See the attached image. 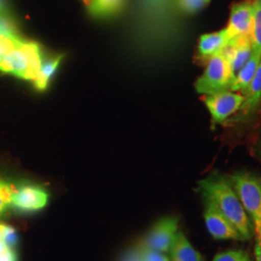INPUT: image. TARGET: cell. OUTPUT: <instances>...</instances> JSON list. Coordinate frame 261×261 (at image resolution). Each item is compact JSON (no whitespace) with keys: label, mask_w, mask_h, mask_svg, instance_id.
<instances>
[{"label":"cell","mask_w":261,"mask_h":261,"mask_svg":"<svg viewBox=\"0 0 261 261\" xmlns=\"http://www.w3.org/2000/svg\"><path fill=\"white\" fill-rule=\"evenodd\" d=\"M197 192L202 197L214 203L224 217L233 224L244 240L254 236L252 221L243 208L233 187L227 176L215 170L197 182Z\"/></svg>","instance_id":"obj_1"},{"label":"cell","mask_w":261,"mask_h":261,"mask_svg":"<svg viewBox=\"0 0 261 261\" xmlns=\"http://www.w3.org/2000/svg\"><path fill=\"white\" fill-rule=\"evenodd\" d=\"M42 62L37 44L21 40L7 53L0 55V71L34 82Z\"/></svg>","instance_id":"obj_2"},{"label":"cell","mask_w":261,"mask_h":261,"mask_svg":"<svg viewBox=\"0 0 261 261\" xmlns=\"http://www.w3.org/2000/svg\"><path fill=\"white\" fill-rule=\"evenodd\" d=\"M227 177L252 221L254 237L261 239V178L244 170Z\"/></svg>","instance_id":"obj_3"},{"label":"cell","mask_w":261,"mask_h":261,"mask_svg":"<svg viewBox=\"0 0 261 261\" xmlns=\"http://www.w3.org/2000/svg\"><path fill=\"white\" fill-rule=\"evenodd\" d=\"M234 80L235 74L222 53L207 60L205 70L197 77L195 88L197 93L203 96L221 93L231 90Z\"/></svg>","instance_id":"obj_4"},{"label":"cell","mask_w":261,"mask_h":261,"mask_svg":"<svg viewBox=\"0 0 261 261\" xmlns=\"http://www.w3.org/2000/svg\"><path fill=\"white\" fill-rule=\"evenodd\" d=\"M244 101L245 96L243 94L231 90L203 96V103L211 116L212 128L225 124L240 110Z\"/></svg>","instance_id":"obj_5"},{"label":"cell","mask_w":261,"mask_h":261,"mask_svg":"<svg viewBox=\"0 0 261 261\" xmlns=\"http://www.w3.org/2000/svg\"><path fill=\"white\" fill-rule=\"evenodd\" d=\"M179 226V219L175 216H168L160 219L149 231L137 245L140 248L158 252H169L175 239Z\"/></svg>","instance_id":"obj_6"},{"label":"cell","mask_w":261,"mask_h":261,"mask_svg":"<svg viewBox=\"0 0 261 261\" xmlns=\"http://www.w3.org/2000/svg\"><path fill=\"white\" fill-rule=\"evenodd\" d=\"M204 201L203 218L206 228L210 235L216 240H237L243 241L244 238L236 227L231 224L226 217L209 200Z\"/></svg>","instance_id":"obj_7"},{"label":"cell","mask_w":261,"mask_h":261,"mask_svg":"<svg viewBox=\"0 0 261 261\" xmlns=\"http://www.w3.org/2000/svg\"><path fill=\"white\" fill-rule=\"evenodd\" d=\"M47 201V191L36 185L24 184L14 189L10 206L20 211L30 212L44 208Z\"/></svg>","instance_id":"obj_8"},{"label":"cell","mask_w":261,"mask_h":261,"mask_svg":"<svg viewBox=\"0 0 261 261\" xmlns=\"http://www.w3.org/2000/svg\"><path fill=\"white\" fill-rule=\"evenodd\" d=\"M253 2L243 0L231 7L229 20L225 30L230 39L242 36H251L252 32Z\"/></svg>","instance_id":"obj_9"},{"label":"cell","mask_w":261,"mask_h":261,"mask_svg":"<svg viewBox=\"0 0 261 261\" xmlns=\"http://www.w3.org/2000/svg\"><path fill=\"white\" fill-rule=\"evenodd\" d=\"M245 93V101L240 110L230 117L225 124L239 125L248 121L255 113L261 103V62L255 75Z\"/></svg>","instance_id":"obj_10"},{"label":"cell","mask_w":261,"mask_h":261,"mask_svg":"<svg viewBox=\"0 0 261 261\" xmlns=\"http://www.w3.org/2000/svg\"><path fill=\"white\" fill-rule=\"evenodd\" d=\"M252 54V43L251 36L230 39L228 45L223 51V55L235 75L250 59Z\"/></svg>","instance_id":"obj_11"},{"label":"cell","mask_w":261,"mask_h":261,"mask_svg":"<svg viewBox=\"0 0 261 261\" xmlns=\"http://www.w3.org/2000/svg\"><path fill=\"white\" fill-rule=\"evenodd\" d=\"M230 38L224 29L202 34L197 45V51L201 58L209 59L210 57L222 54L224 48L228 45Z\"/></svg>","instance_id":"obj_12"},{"label":"cell","mask_w":261,"mask_h":261,"mask_svg":"<svg viewBox=\"0 0 261 261\" xmlns=\"http://www.w3.org/2000/svg\"><path fill=\"white\" fill-rule=\"evenodd\" d=\"M168 253L170 261H202L201 254L196 251L181 230H178Z\"/></svg>","instance_id":"obj_13"},{"label":"cell","mask_w":261,"mask_h":261,"mask_svg":"<svg viewBox=\"0 0 261 261\" xmlns=\"http://www.w3.org/2000/svg\"><path fill=\"white\" fill-rule=\"evenodd\" d=\"M261 62V53L252 49V54L246 64L235 75L234 84L231 91L245 92L255 75L257 68Z\"/></svg>","instance_id":"obj_14"},{"label":"cell","mask_w":261,"mask_h":261,"mask_svg":"<svg viewBox=\"0 0 261 261\" xmlns=\"http://www.w3.org/2000/svg\"><path fill=\"white\" fill-rule=\"evenodd\" d=\"M126 0H89L88 12L96 18H107L118 13Z\"/></svg>","instance_id":"obj_15"},{"label":"cell","mask_w":261,"mask_h":261,"mask_svg":"<svg viewBox=\"0 0 261 261\" xmlns=\"http://www.w3.org/2000/svg\"><path fill=\"white\" fill-rule=\"evenodd\" d=\"M61 59L62 56H57L56 58L48 59L47 61L42 62L39 74L34 81V84L37 89L45 90L47 88L50 79L55 75L58 66L61 62Z\"/></svg>","instance_id":"obj_16"},{"label":"cell","mask_w":261,"mask_h":261,"mask_svg":"<svg viewBox=\"0 0 261 261\" xmlns=\"http://www.w3.org/2000/svg\"><path fill=\"white\" fill-rule=\"evenodd\" d=\"M253 16H252V49L261 53V0H252Z\"/></svg>","instance_id":"obj_17"},{"label":"cell","mask_w":261,"mask_h":261,"mask_svg":"<svg viewBox=\"0 0 261 261\" xmlns=\"http://www.w3.org/2000/svg\"><path fill=\"white\" fill-rule=\"evenodd\" d=\"M0 35L15 40L21 39L19 37L14 19H12L6 10L0 13Z\"/></svg>","instance_id":"obj_18"},{"label":"cell","mask_w":261,"mask_h":261,"mask_svg":"<svg viewBox=\"0 0 261 261\" xmlns=\"http://www.w3.org/2000/svg\"><path fill=\"white\" fill-rule=\"evenodd\" d=\"M212 261H252L249 253L242 250H229L219 252Z\"/></svg>","instance_id":"obj_19"},{"label":"cell","mask_w":261,"mask_h":261,"mask_svg":"<svg viewBox=\"0 0 261 261\" xmlns=\"http://www.w3.org/2000/svg\"><path fill=\"white\" fill-rule=\"evenodd\" d=\"M211 0H178V5L187 14H196L206 8Z\"/></svg>","instance_id":"obj_20"},{"label":"cell","mask_w":261,"mask_h":261,"mask_svg":"<svg viewBox=\"0 0 261 261\" xmlns=\"http://www.w3.org/2000/svg\"><path fill=\"white\" fill-rule=\"evenodd\" d=\"M15 187L0 180V214L11 205V198Z\"/></svg>","instance_id":"obj_21"},{"label":"cell","mask_w":261,"mask_h":261,"mask_svg":"<svg viewBox=\"0 0 261 261\" xmlns=\"http://www.w3.org/2000/svg\"><path fill=\"white\" fill-rule=\"evenodd\" d=\"M137 247L139 248V261H170L165 252L140 248L138 245Z\"/></svg>","instance_id":"obj_22"},{"label":"cell","mask_w":261,"mask_h":261,"mask_svg":"<svg viewBox=\"0 0 261 261\" xmlns=\"http://www.w3.org/2000/svg\"><path fill=\"white\" fill-rule=\"evenodd\" d=\"M2 240L6 246L11 249H15L19 244V235L17 230L7 224H4L2 230Z\"/></svg>","instance_id":"obj_23"},{"label":"cell","mask_w":261,"mask_h":261,"mask_svg":"<svg viewBox=\"0 0 261 261\" xmlns=\"http://www.w3.org/2000/svg\"><path fill=\"white\" fill-rule=\"evenodd\" d=\"M21 40L22 39H19V40L10 39V38L4 37V36L0 35V55L7 53L11 48H13L16 45H18Z\"/></svg>","instance_id":"obj_24"},{"label":"cell","mask_w":261,"mask_h":261,"mask_svg":"<svg viewBox=\"0 0 261 261\" xmlns=\"http://www.w3.org/2000/svg\"><path fill=\"white\" fill-rule=\"evenodd\" d=\"M0 261H18V255L14 249L8 248L0 254Z\"/></svg>","instance_id":"obj_25"},{"label":"cell","mask_w":261,"mask_h":261,"mask_svg":"<svg viewBox=\"0 0 261 261\" xmlns=\"http://www.w3.org/2000/svg\"><path fill=\"white\" fill-rule=\"evenodd\" d=\"M254 256H255L256 261H261V239H258V238H255Z\"/></svg>","instance_id":"obj_26"},{"label":"cell","mask_w":261,"mask_h":261,"mask_svg":"<svg viewBox=\"0 0 261 261\" xmlns=\"http://www.w3.org/2000/svg\"><path fill=\"white\" fill-rule=\"evenodd\" d=\"M254 151H255V154L258 158L261 160V132L259 137H258V140L256 141V144H255V147H254Z\"/></svg>","instance_id":"obj_27"},{"label":"cell","mask_w":261,"mask_h":261,"mask_svg":"<svg viewBox=\"0 0 261 261\" xmlns=\"http://www.w3.org/2000/svg\"><path fill=\"white\" fill-rule=\"evenodd\" d=\"M8 249V247L6 246V244L3 242V240H0V254L3 252H5Z\"/></svg>","instance_id":"obj_28"},{"label":"cell","mask_w":261,"mask_h":261,"mask_svg":"<svg viewBox=\"0 0 261 261\" xmlns=\"http://www.w3.org/2000/svg\"><path fill=\"white\" fill-rule=\"evenodd\" d=\"M6 10V0H0V13Z\"/></svg>","instance_id":"obj_29"},{"label":"cell","mask_w":261,"mask_h":261,"mask_svg":"<svg viewBox=\"0 0 261 261\" xmlns=\"http://www.w3.org/2000/svg\"><path fill=\"white\" fill-rule=\"evenodd\" d=\"M4 224H0V240H2V230H3Z\"/></svg>","instance_id":"obj_30"},{"label":"cell","mask_w":261,"mask_h":261,"mask_svg":"<svg viewBox=\"0 0 261 261\" xmlns=\"http://www.w3.org/2000/svg\"><path fill=\"white\" fill-rule=\"evenodd\" d=\"M83 1H84V2H85V3H86V4H87V3H88V2H89V0H83Z\"/></svg>","instance_id":"obj_31"}]
</instances>
